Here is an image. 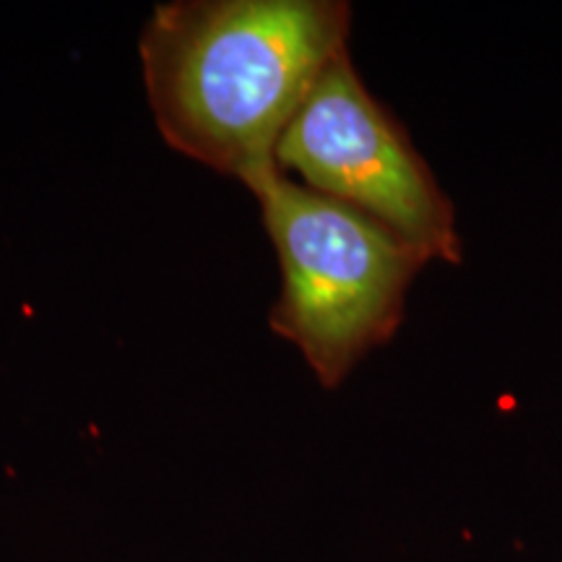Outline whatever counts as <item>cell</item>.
<instances>
[{
    "instance_id": "obj_3",
    "label": "cell",
    "mask_w": 562,
    "mask_h": 562,
    "mask_svg": "<svg viewBox=\"0 0 562 562\" xmlns=\"http://www.w3.org/2000/svg\"><path fill=\"white\" fill-rule=\"evenodd\" d=\"M277 167L404 237L427 261L461 263L456 209L349 53L326 68L277 144Z\"/></svg>"
},
{
    "instance_id": "obj_2",
    "label": "cell",
    "mask_w": 562,
    "mask_h": 562,
    "mask_svg": "<svg viewBox=\"0 0 562 562\" xmlns=\"http://www.w3.org/2000/svg\"><path fill=\"white\" fill-rule=\"evenodd\" d=\"M248 191L281 269L271 331L300 349L323 389H339L364 355L398 331L406 292L430 261L385 224L279 167Z\"/></svg>"
},
{
    "instance_id": "obj_1",
    "label": "cell",
    "mask_w": 562,
    "mask_h": 562,
    "mask_svg": "<svg viewBox=\"0 0 562 562\" xmlns=\"http://www.w3.org/2000/svg\"><path fill=\"white\" fill-rule=\"evenodd\" d=\"M341 0H175L151 11L138 55L161 138L240 180L277 167V144L315 81L349 53Z\"/></svg>"
}]
</instances>
